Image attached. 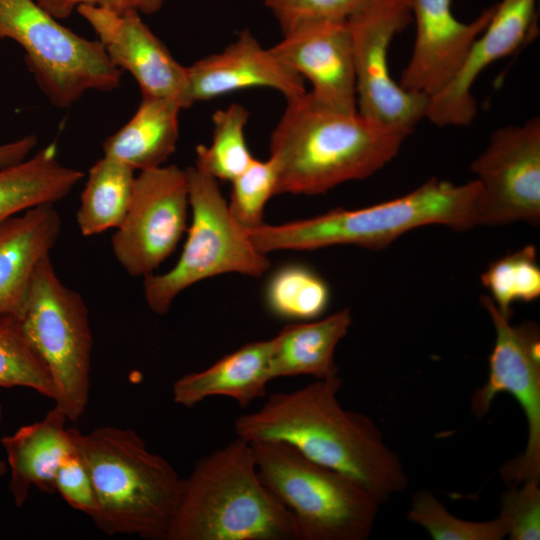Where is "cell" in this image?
<instances>
[{
	"label": "cell",
	"instance_id": "obj_22",
	"mask_svg": "<svg viewBox=\"0 0 540 540\" xmlns=\"http://www.w3.org/2000/svg\"><path fill=\"white\" fill-rule=\"evenodd\" d=\"M352 324L351 310L323 319L283 327L272 340L271 377L312 376L316 380L338 375L335 350Z\"/></svg>",
	"mask_w": 540,
	"mask_h": 540
},
{
	"label": "cell",
	"instance_id": "obj_5",
	"mask_svg": "<svg viewBox=\"0 0 540 540\" xmlns=\"http://www.w3.org/2000/svg\"><path fill=\"white\" fill-rule=\"evenodd\" d=\"M480 186L476 180L455 185L431 178L398 198L359 209H333L308 219L246 230L264 254L313 250L334 245L381 249L415 228L439 224L455 231L476 226Z\"/></svg>",
	"mask_w": 540,
	"mask_h": 540
},
{
	"label": "cell",
	"instance_id": "obj_31",
	"mask_svg": "<svg viewBox=\"0 0 540 540\" xmlns=\"http://www.w3.org/2000/svg\"><path fill=\"white\" fill-rule=\"evenodd\" d=\"M232 183L229 210L236 221L246 230L264 224V209L275 195L276 169L273 162L254 159L250 166Z\"/></svg>",
	"mask_w": 540,
	"mask_h": 540
},
{
	"label": "cell",
	"instance_id": "obj_18",
	"mask_svg": "<svg viewBox=\"0 0 540 540\" xmlns=\"http://www.w3.org/2000/svg\"><path fill=\"white\" fill-rule=\"evenodd\" d=\"M187 71L193 104L256 87L274 89L286 100L307 92L305 80L248 29L223 50L195 61Z\"/></svg>",
	"mask_w": 540,
	"mask_h": 540
},
{
	"label": "cell",
	"instance_id": "obj_9",
	"mask_svg": "<svg viewBox=\"0 0 540 540\" xmlns=\"http://www.w3.org/2000/svg\"><path fill=\"white\" fill-rule=\"evenodd\" d=\"M59 21L35 0H0V40L23 48L28 69L54 106L69 108L88 91L116 89L122 71L101 43Z\"/></svg>",
	"mask_w": 540,
	"mask_h": 540
},
{
	"label": "cell",
	"instance_id": "obj_24",
	"mask_svg": "<svg viewBox=\"0 0 540 540\" xmlns=\"http://www.w3.org/2000/svg\"><path fill=\"white\" fill-rule=\"evenodd\" d=\"M84 177L57 158L51 142L17 164L0 169V223L29 208L54 204L66 197Z\"/></svg>",
	"mask_w": 540,
	"mask_h": 540
},
{
	"label": "cell",
	"instance_id": "obj_3",
	"mask_svg": "<svg viewBox=\"0 0 540 540\" xmlns=\"http://www.w3.org/2000/svg\"><path fill=\"white\" fill-rule=\"evenodd\" d=\"M69 430L92 480L96 510L90 518L97 528L110 536L167 540L182 489L171 463L133 429Z\"/></svg>",
	"mask_w": 540,
	"mask_h": 540
},
{
	"label": "cell",
	"instance_id": "obj_34",
	"mask_svg": "<svg viewBox=\"0 0 540 540\" xmlns=\"http://www.w3.org/2000/svg\"><path fill=\"white\" fill-rule=\"evenodd\" d=\"M55 490L72 508L89 517L94 514L96 510L94 487L78 451L59 467L55 476Z\"/></svg>",
	"mask_w": 540,
	"mask_h": 540
},
{
	"label": "cell",
	"instance_id": "obj_15",
	"mask_svg": "<svg viewBox=\"0 0 540 540\" xmlns=\"http://www.w3.org/2000/svg\"><path fill=\"white\" fill-rule=\"evenodd\" d=\"M274 53L312 85L318 104L357 112L356 75L348 20H313L285 33Z\"/></svg>",
	"mask_w": 540,
	"mask_h": 540
},
{
	"label": "cell",
	"instance_id": "obj_11",
	"mask_svg": "<svg viewBox=\"0 0 540 540\" xmlns=\"http://www.w3.org/2000/svg\"><path fill=\"white\" fill-rule=\"evenodd\" d=\"M412 20L407 0H368L349 19L357 111L379 123L413 131L425 118L429 97L408 92L392 79L388 51L392 39Z\"/></svg>",
	"mask_w": 540,
	"mask_h": 540
},
{
	"label": "cell",
	"instance_id": "obj_30",
	"mask_svg": "<svg viewBox=\"0 0 540 540\" xmlns=\"http://www.w3.org/2000/svg\"><path fill=\"white\" fill-rule=\"evenodd\" d=\"M408 519L423 527L435 540H500L506 537L499 517L483 522L458 518L428 490L414 494Z\"/></svg>",
	"mask_w": 540,
	"mask_h": 540
},
{
	"label": "cell",
	"instance_id": "obj_37",
	"mask_svg": "<svg viewBox=\"0 0 540 540\" xmlns=\"http://www.w3.org/2000/svg\"><path fill=\"white\" fill-rule=\"evenodd\" d=\"M2 418H3V407L0 404V426H1ZM7 470H8V464L5 461L0 460V477L4 475L7 472Z\"/></svg>",
	"mask_w": 540,
	"mask_h": 540
},
{
	"label": "cell",
	"instance_id": "obj_17",
	"mask_svg": "<svg viewBox=\"0 0 540 540\" xmlns=\"http://www.w3.org/2000/svg\"><path fill=\"white\" fill-rule=\"evenodd\" d=\"M451 81L429 98L425 117L437 126H467L477 114L471 89L493 62L520 48L536 22V0H500Z\"/></svg>",
	"mask_w": 540,
	"mask_h": 540
},
{
	"label": "cell",
	"instance_id": "obj_13",
	"mask_svg": "<svg viewBox=\"0 0 540 540\" xmlns=\"http://www.w3.org/2000/svg\"><path fill=\"white\" fill-rule=\"evenodd\" d=\"M480 191L476 224L540 222V118L497 129L471 164Z\"/></svg>",
	"mask_w": 540,
	"mask_h": 540
},
{
	"label": "cell",
	"instance_id": "obj_12",
	"mask_svg": "<svg viewBox=\"0 0 540 540\" xmlns=\"http://www.w3.org/2000/svg\"><path fill=\"white\" fill-rule=\"evenodd\" d=\"M186 170L177 165L140 171L126 215L112 237V250L131 276L147 277L175 250L187 229Z\"/></svg>",
	"mask_w": 540,
	"mask_h": 540
},
{
	"label": "cell",
	"instance_id": "obj_26",
	"mask_svg": "<svg viewBox=\"0 0 540 540\" xmlns=\"http://www.w3.org/2000/svg\"><path fill=\"white\" fill-rule=\"evenodd\" d=\"M248 119L249 111L238 103L217 110L211 143L196 147L195 167L217 181L231 182L244 172L255 159L245 137Z\"/></svg>",
	"mask_w": 540,
	"mask_h": 540
},
{
	"label": "cell",
	"instance_id": "obj_14",
	"mask_svg": "<svg viewBox=\"0 0 540 540\" xmlns=\"http://www.w3.org/2000/svg\"><path fill=\"white\" fill-rule=\"evenodd\" d=\"M76 11L90 24L112 63L135 78L141 97L172 100L182 109L193 105L187 67L172 56L141 14L86 5Z\"/></svg>",
	"mask_w": 540,
	"mask_h": 540
},
{
	"label": "cell",
	"instance_id": "obj_7",
	"mask_svg": "<svg viewBox=\"0 0 540 540\" xmlns=\"http://www.w3.org/2000/svg\"><path fill=\"white\" fill-rule=\"evenodd\" d=\"M11 320L47 367L55 405L68 420L78 421L89 399L92 332L83 298L62 283L50 254L36 267Z\"/></svg>",
	"mask_w": 540,
	"mask_h": 540
},
{
	"label": "cell",
	"instance_id": "obj_36",
	"mask_svg": "<svg viewBox=\"0 0 540 540\" xmlns=\"http://www.w3.org/2000/svg\"><path fill=\"white\" fill-rule=\"evenodd\" d=\"M37 144L35 135L0 144V169L25 160Z\"/></svg>",
	"mask_w": 540,
	"mask_h": 540
},
{
	"label": "cell",
	"instance_id": "obj_29",
	"mask_svg": "<svg viewBox=\"0 0 540 540\" xmlns=\"http://www.w3.org/2000/svg\"><path fill=\"white\" fill-rule=\"evenodd\" d=\"M0 387H25L55 397L47 367L11 319L0 320Z\"/></svg>",
	"mask_w": 540,
	"mask_h": 540
},
{
	"label": "cell",
	"instance_id": "obj_32",
	"mask_svg": "<svg viewBox=\"0 0 540 540\" xmlns=\"http://www.w3.org/2000/svg\"><path fill=\"white\" fill-rule=\"evenodd\" d=\"M540 482L510 485L502 494L498 517L511 540L540 539Z\"/></svg>",
	"mask_w": 540,
	"mask_h": 540
},
{
	"label": "cell",
	"instance_id": "obj_35",
	"mask_svg": "<svg viewBox=\"0 0 540 540\" xmlns=\"http://www.w3.org/2000/svg\"><path fill=\"white\" fill-rule=\"evenodd\" d=\"M48 13L58 20H63L82 5L94 6L116 13L135 11L139 14L158 12L165 0H36Z\"/></svg>",
	"mask_w": 540,
	"mask_h": 540
},
{
	"label": "cell",
	"instance_id": "obj_33",
	"mask_svg": "<svg viewBox=\"0 0 540 540\" xmlns=\"http://www.w3.org/2000/svg\"><path fill=\"white\" fill-rule=\"evenodd\" d=\"M368 0H264L282 33L313 20H348Z\"/></svg>",
	"mask_w": 540,
	"mask_h": 540
},
{
	"label": "cell",
	"instance_id": "obj_27",
	"mask_svg": "<svg viewBox=\"0 0 540 540\" xmlns=\"http://www.w3.org/2000/svg\"><path fill=\"white\" fill-rule=\"evenodd\" d=\"M329 301L330 290L326 281L302 264H288L277 269L265 288L268 310L282 319H317L325 312Z\"/></svg>",
	"mask_w": 540,
	"mask_h": 540
},
{
	"label": "cell",
	"instance_id": "obj_23",
	"mask_svg": "<svg viewBox=\"0 0 540 540\" xmlns=\"http://www.w3.org/2000/svg\"><path fill=\"white\" fill-rule=\"evenodd\" d=\"M181 110L172 100L141 97L130 120L104 141V156L135 171L163 166L176 150Z\"/></svg>",
	"mask_w": 540,
	"mask_h": 540
},
{
	"label": "cell",
	"instance_id": "obj_8",
	"mask_svg": "<svg viewBox=\"0 0 540 540\" xmlns=\"http://www.w3.org/2000/svg\"><path fill=\"white\" fill-rule=\"evenodd\" d=\"M191 225L181 255L169 271L144 278L150 310L165 315L179 293L202 280L226 273L262 276L270 267L231 214L218 182L195 166L186 169Z\"/></svg>",
	"mask_w": 540,
	"mask_h": 540
},
{
	"label": "cell",
	"instance_id": "obj_25",
	"mask_svg": "<svg viewBox=\"0 0 540 540\" xmlns=\"http://www.w3.org/2000/svg\"><path fill=\"white\" fill-rule=\"evenodd\" d=\"M135 170L103 156L88 171L76 213L83 236H93L117 228L129 207Z\"/></svg>",
	"mask_w": 540,
	"mask_h": 540
},
{
	"label": "cell",
	"instance_id": "obj_21",
	"mask_svg": "<svg viewBox=\"0 0 540 540\" xmlns=\"http://www.w3.org/2000/svg\"><path fill=\"white\" fill-rule=\"evenodd\" d=\"M271 352V339L246 343L206 369L179 377L172 385V400L192 408L209 397L224 396L246 407L265 396L272 380Z\"/></svg>",
	"mask_w": 540,
	"mask_h": 540
},
{
	"label": "cell",
	"instance_id": "obj_1",
	"mask_svg": "<svg viewBox=\"0 0 540 540\" xmlns=\"http://www.w3.org/2000/svg\"><path fill=\"white\" fill-rule=\"evenodd\" d=\"M337 375L289 392H275L256 411L238 416L237 437L281 441L307 458L348 475L380 505L403 492L408 477L400 457L367 415L341 406Z\"/></svg>",
	"mask_w": 540,
	"mask_h": 540
},
{
	"label": "cell",
	"instance_id": "obj_10",
	"mask_svg": "<svg viewBox=\"0 0 540 540\" xmlns=\"http://www.w3.org/2000/svg\"><path fill=\"white\" fill-rule=\"evenodd\" d=\"M480 302L490 315L495 342L489 356V372L485 384L471 398V411L476 417L488 413L494 398L509 393L522 408L527 424L525 450L500 468L508 485L528 480L540 482V332L537 324L526 321L512 325L489 296Z\"/></svg>",
	"mask_w": 540,
	"mask_h": 540
},
{
	"label": "cell",
	"instance_id": "obj_2",
	"mask_svg": "<svg viewBox=\"0 0 540 540\" xmlns=\"http://www.w3.org/2000/svg\"><path fill=\"white\" fill-rule=\"evenodd\" d=\"M270 136L275 195L323 194L367 178L399 152L411 131L315 102L308 92L286 100Z\"/></svg>",
	"mask_w": 540,
	"mask_h": 540
},
{
	"label": "cell",
	"instance_id": "obj_4",
	"mask_svg": "<svg viewBox=\"0 0 540 540\" xmlns=\"http://www.w3.org/2000/svg\"><path fill=\"white\" fill-rule=\"evenodd\" d=\"M167 540H298L294 518L264 485L251 443L237 437L182 479Z\"/></svg>",
	"mask_w": 540,
	"mask_h": 540
},
{
	"label": "cell",
	"instance_id": "obj_16",
	"mask_svg": "<svg viewBox=\"0 0 540 540\" xmlns=\"http://www.w3.org/2000/svg\"><path fill=\"white\" fill-rule=\"evenodd\" d=\"M416 23L415 42L402 72V89L429 98L455 76L471 46L489 23L495 6L469 23L458 20L452 0H407Z\"/></svg>",
	"mask_w": 540,
	"mask_h": 540
},
{
	"label": "cell",
	"instance_id": "obj_19",
	"mask_svg": "<svg viewBox=\"0 0 540 540\" xmlns=\"http://www.w3.org/2000/svg\"><path fill=\"white\" fill-rule=\"evenodd\" d=\"M53 204L29 208L0 223V320L18 312L39 262L61 233Z\"/></svg>",
	"mask_w": 540,
	"mask_h": 540
},
{
	"label": "cell",
	"instance_id": "obj_28",
	"mask_svg": "<svg viewBox=\"0 0 540 540\" xmlns=\"http://www.w3.org/2000/svg\"><path fill=\"white\" fill-rule=\"evenodd\" d=\"M481 282L499 312L511 319L513 304L531 302L540 296L536 248L526 245L492 262L482 273Z\"/></svg>",
	"mask_w": 540,
	"mask_h": 540
},
{
	"label": "cell",
	"instance_id": "obj_6",
	"mask_svg": "<svg viewBox=\"0 0 540 540\" xmlns=\"http://www.w3.org/2000/svg\"><path fill=\"white\" fill-rule=\"evenodd\" d=\"M261 481L289 510L298 540H366L380 504L359 482L281 441L250 442Z\"/></svg>",
	"mask_w": 540,
	"mask_h": 540
},
{
	"label": "cell",
	"instance_id": "obj_20",
	"mask_svg": "<svg viewBox=\"0 0 540 540\" xmlns=\"http://www.w3.org/2000/svg\"><path fill=\"white\" fill-rule=\"evenodd\" d=\"M65 413L56 405L44 418L18 428L1 438L10 467L9 491L15 506H22L35 486L54 493L55 476L61 464L77 453Z\"/></svg>",
	"mask_w": 540,
	"mask_h": 540
}]
</instances>
